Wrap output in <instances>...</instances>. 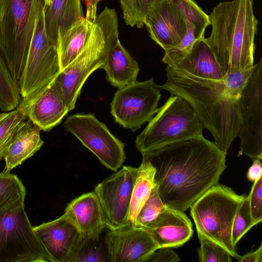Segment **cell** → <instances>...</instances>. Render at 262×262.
I'll use <instances>...</instances> for the list:
<instances>
[{
    "label": "cell",
    "instance_id": "1",
    "mask_svg": "<svg viewBox=\"0 0 262 262\" xmlns=\"http://www.w3.org/2000/svg\"><path fill=\"white\" fill-rule=\"evenodd\" d=\"M155 169L154 182L164 204L183 211L218 183L227 152L203 135L141 153Z\"/></svg>",
    "mask_w": 262,
    "mask_h": 262
},
{
    "label": "cell",
    "instance_id": "2",
    "mask_svg": "<svg viewBox=\"0 0 262 262\" xmlns=\"http://www.w3.org/2000/svg\"><path fill=\"white\" fill-rule=\"evenodd\" d=\"M166 71V82L155 86L184 98L211 133L215 144L227 152L240 129L239 99L225 94L222 81L198 78L168 66Z\"/></svg>",
    "mask_w": 262,
    "mask_h": 262
},
{
    "label": "cell",
    "instance_id": "3",
    "mask_svg": "<svg viewBox=\"0 0 262 262\" xmlns=\"http://www.w3.org/2000/svg\"><path fill=\"white\" fill-rule=\"evenodd\" d=\"M209 17L211 31L206 41L223 72L252 68L258 24L253 1L220 2Z\"/></svg>",
    "mask_w": 262,
    "mask_h": 262
},
{
    "label": "cell",
    "instance_id": "4",
    "mask_svg": "<svg viewBox=\"0 0 262 262\" xmlns=\"http://www.w3.org/2000/svg\"><path fill=\"white\" fill-rule=\"evenodd\" d=\"M118 28L115 9L105 6L97 15L91 36L81 51L54 79L69 111L75 108L87 78L104 65L111 48L119 39Z\"/></svg>",
    "mask_w": 262,
    "mask_h": 262
},
{
    "label": "cell",
    "instance_id": "5",
    "mask_svg": "<svg viewBox=\"0 0 262 262\" xmlns=\"http://www.w3.org/2000/svg\"><path fill=\"white\" fill-rule=\"evenodd\" d=\"M246 196L217 183L189 207L198 233L223 247L235 258L238 254L232 241V225L237 210Z\"/></svg>",
    "mask_w": 262,
    "mask_h": 262
},
{
    "label": "cell",
    "instance_id": "6",
    "mask_svg": "<svg viewBox=\"0 0 262 262\" xmlns=\"http://www.w3.org/2000/svg\"><path fill=\"white\" fill-rule=\"evenodd\" d=\"M38 0H0V51L18 83L32 38Z\"/></svg>",
    "mask_w": 262,
    "mask_h": 262
},
{
    "label": "cell",
    "instance_id": "7",
    "mask_svg": "<svg viewBox=\"0 0 262 262\" xmlns=\"http://www.w3.org/2000/svg\"><path fill=\"white\" fill-rule=\"evenodd\" d=\"M203 128L192 106L181 96L171 95L136 137V147L142 153L199 136Z\"/></svg>",
    "mask_w": 262,
    "mask_h": 262
},
{
    "label": "cell",
    "instance_id": "8",
    "mask_svg": "<svg viewBox=\"0 0 262 262\" xmlns=\"http://www.w3.org/2000/svg\"><path fill=\"white\" fill-rule=\"evenodd\" d=\"M45 7L43 0H38L32 38L17 83L23 104L42 93L60 72L57 45L50 40L46 30Z\"/></svg>",
    "mask_w": 262,
    "mask_h": 262
},
{
    "label": "cell",
    "instance_id": "9",
    "mask_svg": "<svg viewBox=\"0 0 262 262\" xmlns=\"http://www.w3.org/2000/svg\"><path fill=\"white\" fill-rule=\"evenodd\" d=\"M52 262L35 233L24 202L0 211V262Z\"/></svg>",
    "mask_w": 262,
    "mask_h": 262
},
{
    "label": "cell",
    "instance_id": "10",
    "mask_svg": "<svg viewBox=\"0 0 262 262\" xmlns=\"http://www.w3.org/2000/svg\"><path fill=\"white\" fill-rule=\"evenodd\" d=\"M160 90L151 77L118 88L111 103L115 122L133 132L148 122L156 114Z\"/></svg>",
    "mask_w": 262,
    "mask_h": 262
},
{
    "label": "cell",
    "instance_id": "11",
    "mask_svg": "<svg viewBox=\"0 0 262 262\" xmlns=\"http://www.w3.org/2000/svg\"><path fill=\"white\" fill-rule=\"evenodd\" d=\"M63 126L107 168L116 172L125 161V144L94 115H73L67 119Z\"/></svg>",
    "mask_w": 262,
    "mask_h": 262
},
{
    "label": "cell",
    "instance_id": "12",
    "mask_svg": "<svg viewBox=\"0 0 262 262\" xmlns=\"http://www.w3.org/2000/svg\"><path fill=\"white\" fill-rule=\"evenodd\" d=\"M241 113L240 152L252 160L262 159V59L253 71L239 99Z\"/></svg>",
    "mask_w": 262,
    "mask_h": 262
},
{
    "label": "cell",
    "instance_id": "13",
    "mask_svg": "<svg viewBox=\"0 0 262 262\" xmlns=\"http://www.w3.org/2000/svg\"><path fill=\"white\" fill-rule=\"evenodd\" d=\"M137 168L123 166L94 189L104 215L106 228L115 230L129 225L128 215Z\"/></svg>",
    "mask_w": 262,
    "mask_h": 262
},
{
    "label": "cell",
    "instance_id": "14",
    "mask_svg": "<svg viewBox=\"0 0 262 262\" xmlns=\"http://www.w3.org/2000/svg\"><path fill=\"white\" fill-rule=\"evenodd\" d=\"M144 25L150 38L164 50L176 47L187 32L185 0L152 2Z\"/></svg>",
    "mask_w": 262,
    "mask_h": 262
},
{
    "label": "cell",
    "instance_id": "15",
    "mask_svg": "<svg viewBox=\"0 0 262 262\" xmlns=\"http://www.w3.org/2000/svg\"><path fill=\"white\" fill-rule=\"evenodd\" d=\"M33 228L52 262H74L86 242L65 212L54 220Z\"/></svg>",
    "mask_w": 262,
    "mask_h": 262
},
{
    "label": "cell",
    "instance_id": "16",
    "mask_svg": "<svg viewBox=\"0 0 262 262\" xmlns=\"http://www.w3.org/2000/svg\"><path fill=\"white\" fill-rule=\"evenodd\" d=\"M105 243L111 262H146L160 248L146 228L130 225L109 230Z\"/></svg>",
    "mask_w": 262,
    "mask_h": 262
},
{
    "label": "cell",
    "instance_id": "17",
    "mask_svg": "<svg viewBox=\"0 0 262 262\" xmlns=\"http://www.w3.org/2000/svg\"><path fill=\"white\" fill-rule=\"evenodd\" d=\"M190 220L184 211L166 206L145 227L160 248L178 247L193 234Z\"/></svg>",
    "mask_w": 262,
    "mask_h": 262
},
{
    "label": "cell",
    "instance_id": "18",
    "mask_svg": "<svg viewBox=\"0 0 262 262\" xmlns=\"http://www.w3.org/2000/svg\"><path fill=\"white\" fill-rule=\"evenodd\" d=\"M64 212L72 219L85 241L99 242L106 224L100 201L94 191L83 193L72 200Z\"/></svg>",
    "mask_w": 262,
    "mask_h": 262
},
{
    "label": "cell",
    "instance_id": "19",
    "mask_svg": "<svg viewBox=\"0 0 262 262\" xmlns=\"http://www.w3.org/2000/svg\"><path fill=\"white\" fill-rule=\"evenodd\" d=\"M19 105L24 108L27 118L46 132L60 123L69 112L54 80L35 98Z\"/></svg>",
    "mask_w": 262,
    "mask_h": 262
},
{
    "label": "cell",
    "instance_id": "20",
    "mask_svg": "<svg viewBox=\"0 0 262 262\" xmlns=\"http://www.w3.org/2000/svg\"><path fill=\"white\" fill-rule=\"evenodd\" d=\"M187 32L181 42L164 50L161 61L173 67L190 52L198 40L205 37L206 28L210 25V17L194 0H185Z\"/></svg>",
    "mask_w": 262,
    "mask_h": 262
},
{
    "label": "cell",
    "instance_id": "21",
    "mask_svg": "<svg viewBox=\"0 0 262 262\" xmlns=\"http://www.w3.org/2000/svg\"><path fill=\"white\" fill-rule=\"evenodd\" d=\"M170 68L193 76L215 81H222L225 76L205 37L196 41L187 55Z\"/></svg>",
    "mask_w": 262,
    "mask_h": 262
},
{
    "label": "cell",
    "instance_id": "22",
    "mask_svg": "<svg viewBox=\"0 0 262 262\" xmlns=\"http://www.w3.org/2000/svg\"><path fill=\"white\" fill-rule=\"evenodd\" d=\"M41 129L32 121H24L15 131L4 156L5 172H9L33 156L42 146Z\"/></svg>",
    "mask_w": 262,
    "mask_h": 262
},
{
    "label": "cell",
    "instance_id": "23",
    "mask_svg": "<svg viewBox=\"0 0 262 262\" xmlns=\"http://www.w3.org/2000/svg\"><path fill=\"white\" fill-rule=\"evenodd\" d=\"M102 69L106 72V80L118 89L136 81L140 71L138 62L119 39L111 48Z\"/></svg>",
    "mask_w": 262,
    "mask_h": 262
},
{
    "label": "cell",
    "instance_id": "24",
    "mask_svg": "<svg viewBox=\"0 0 262 262\" xmlns=\"http://www.w3.org/2000/svg\"><path fill=\"white\" fill-rule=\"evenodd\" d=\"M84 17L81 0H52L50 6L45 7L49 38L57 45V33L63 32Z\"/></svg>",
    "mask_w": 262,
    "mask_h": 262
},
{
    "label": "cell",
    "instance_id": "25",
    "mask_svg": "<svg viewBox=\"0 0 262 262\" xmlns=\"http://www.w3.org/2000/svg\"><path fill=\"white\" fill-rule=\"evenodd\" d=\"M94 23L84 17L63 32L57 33V48L60 71L67 67L81 51L92 33Z\"/></svg>",
    "mask_w": 262,
    "mask_h": 262
},
{
    "label": "cell",
    "instance_id": "26",
    "mask_svg": "<svg viewBox=\"0 0 262 262\" xmlns=\"http://www.w3.org/2000/svg\"><path fill=\"white\" fill-rule=\"evenodd\" d=\"M155 169L148 161L142 160L137 168V173L133 189L129 207L128 221L136 226L137 217L155 186Z\"/></svg>",
    "mask_w": 262,
    "mask_h": 262
},
{
    "label": "cell",
    "instance_id": "27",
    "mask_svg": "<svg viewBox=\"0 0 262 262\" xmlns=\"http://www.w3.org/2000/svg\"><path fill=\"white\" fill-rule=\"evenodd\" d=\"M26 190L18 177L0 172V211L18 202H25Z\"/></svg>",
    "mask_w": 262,
    "mask_h": 262
},
{
    "label": "cell",
    "instance_id": "28",
    "mask_svg": "<svg viewBox=\"0 0 262 262\" xmlns=\"http://www.w3.org/2000/svg\"><path fill=\"white\" fill-rule=\"evenodd\" d=\"M26 118L25 109L20 105L0 113V161L4 159L15 131Z\"/></svg>",
    "mask_w": 262,
    "mask_h": 262
},
{
    "label": "cell",
    "instance_id": "29",
    "mask_svg": "<svg viewBox=\"0 0 262 262\" xmlns=\"http://www.w3.org/2000/svg\"><path fill=\"white\" fill-rule=\"evenodd\" d=\"M125 24L132 27H143L145 15L153 0H119Z\"/></svg>",
    "mask_w": 262,
    "mask_h": 262
},
{
    "label": "cell",
    "instance_id": "30",
    "mask_svg": "<svg viewBox=\"0 0 262 262\" xmlns=\"http://www.w3.org/2000/svg\"><path fill=\"white\" fill-rule=\"evenodd\" d=\"M201 247L198 250L200 262H231V255L223 247L198 233Z\"/></svg>",
    "mask_w": 262,
    "mask_h": 262
},
{
    "label": "cell",
    "instance_id": "31",
    "mask_svg": "<svg viewBox=\"0 0 262 262\" xmlns=\"http://www.w3.org/2000/svg\"><path fill=\"white\" fill-rule=\"evenodd\" d=\"M256 224L249 207L248 196L242 201L236 213L232 228V241L235 247L243 236Z\"/></svg>",
    "mask_w": 262,
    "mask_h": 262
},
{
    "label": "cell",
    "instance_id": "32",
    "mask_svg": "<svg viewBox=\"0 0 262 262\" xmlns=\"http://www.w3.org/2000/svg\"><path fill=\"white\" fill-rule=\"evenodd\" d=\"M254 68L242 69L225 74L222 81L225 94L232 98L239 99Z\"/></svg>",
    "mask_w": 262,
    "mask_h": 262
},
{
    "label": "cell",
    "instance_id": "33",
    "mask_svg": "<svg viewBox=\"0 0 262 262\" xmlns=\"http://www.w3.org/2000/svg\"><path fill=\"white\" fill-rule=\"evenodd\" d=\"M165 207L159 195L157 186L155 185L137 217L136 226L145 228L158 216Z\"/></svg>",
    "mask_w": 262,
    "mask_h": 262
},
{
    "label": "cell",
    "instance_id": "34",
    "mask_svg": "<svg viewBox=\"0 0 262 262\" xmlns=\"http://www.w3.org/2000/svg\"><path fill=\"white\" fill-rule=\"evenodd\" d=\"M97 243L86 242L74 262H104L108 260L107 252L102 245H96Z\"/></svg>",
    "mask_w": 262,
    "mask_h": 262
},
{
    "label": "cell",
    "instance_id": "35",
    "mask_svg": "<svg viewBox=\"0 0 262 262\" xmlns=\"http://www.w3.org/2000/svg\"><path fill=\"white\" fill-rule=\"evenodd\" d=\"M253 183L248 197L251 214L256 225L262 221V176Z\"/></svg>",
    "mask_w": 262,
    "mask_h": 262
},
{
    "label": "cell",
    "instance_id": "36",
    "mask_svg": "<svg viewBox=\"0 0 262 262\" xmlns=\"http://www.w3.org/2000/svg\"><path fill=\"white\" fill-rule=\"evenodd\" d=\"M181 259L174 251L168 247L160 248L155 251L146 262H178Z\"/></svg>",
    "mask_w": 262,
    "mask_h": 262
},
{
    "label": "cell",
    "instance_id": "37",
    "mask_svg": "<svg viewBox=\"0 0 262 262\" xmlns=\"http://www.w3.org/2000/svg\"><path fill=\"white\" fill-rule=\"evenodd\" d=\"M85 6V15L84 17L88 20L94 23L97 17L98 4L103 0H82Z\"/></svg>",
    "mask_w": 262,
    "mask_h": 262
},
{
    "label": "cell",
    "instance_id": "38",
    "mask_svg": "<svg viewBox=\"0 0 262 262\" xmlns=\"http://www.w3.org/2000/svg\"><path fill=\"white\" fill-rule=\"evenodd\" d=\"M238 262H262V245L255 251L243 256L238 255L235 258Z\"/></svg>",
    "mask_w": 262,
    "mask_h": 262
},
{
    "label": "cell",
    "instance_id": "39",
    "mask_svg": "<svg viewBox=\"0 0 262 262\" xmlns=\"http://www.w3.org/2000/svg\"><path fill=\"white\" fill-rule=\"evenodd\" d=\"M262 176V164L260 160H253L252 165L249 168L247 172V179L251 182H254Z\"/></svg>",
    "mask_w": 262,
    "mask_h": 262
},
{
    "label": "cell",
    "instance_id": "40",
    "mask_svg": "<svg viewBox=\"0 0 262 262\" xmlns=\"http://www.w3.org/2000/svg\"><path fill=\"white\" fill-rule=\"evenodd\" d=\"M5 67V62L3 57L0 51V73L3 71Z\"/></svg>",
    "mask_w": 262,
    "mask_h": 262
},
{
    "label": "cell",
    "instance_id": "41",
    "mask_svg": "<svg viewBox=\"0 0 262 262\" xmlns=\"http://www.w3.org/2000/svg\"><path fill=\"white\" fill-rule=\"evenodd\" d=\"M45 6H49L51 4L52 0H43Z\"/></svg>",
    "mask_w": 262,
    "mask_h": 262
},
{
    "label": "cell",
    "instance_id": "42",
    "mask_svg": "<svg viewBox=\"0 0 262 262\" xmlns=\"http://www.w3.org/2000/svg\"><path fill=\"white\" fill-rule=\"evenodd\" d=\"M159 1H161V0H153L152 2Z\"/></svg>",
    "mask_w": 262,
    "mask_h": 262
}]
</instances>
